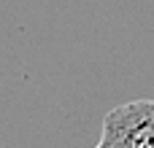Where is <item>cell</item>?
<instances>
[{
	"mask_svg": "<svg viewBox=\"0 0 154 148\" xmlns=\"http://www.w3.org/2000/svg\"><path fill=\"white\" fill-rule=\"evenodd\" d=\"M95 148H103V146H100V143H97V146H95Z\"/></svg>",
	"mask_w": 154,
	"mask_h": 148,
	"instance_id": "obj_2",
	"label": "cell"
},
{
	"mask_svg": "<svg viewBox=\"0 0 154 148\" xmlns=\"http://www.w3.org/2000/svg\"><path fill=\"white\" fill-rule=\"evenodd\" d=\"M103 148H154V100H130L103 116Z\"/></svg>",
	"mask_w": 154,
	"mask_h": 148,
	"instance_id": "obj_1",
	"label": "cell"
}]
</instances>
